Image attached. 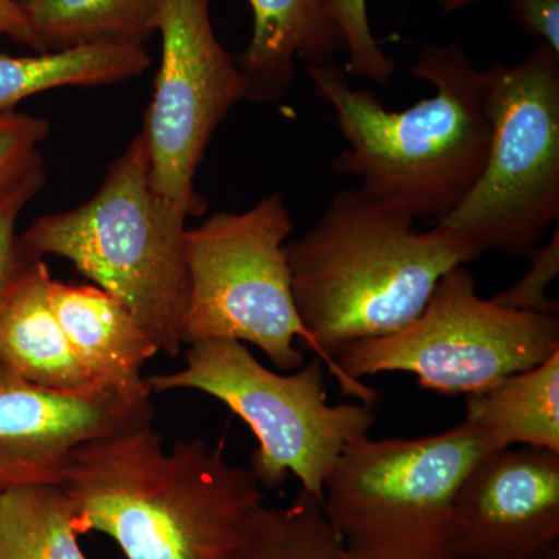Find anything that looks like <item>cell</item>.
Returning a JSON list of instances; mask_svg holds the SVG:
<instances>
[{"label": "cell", "mask_w": 559, "mask_h": 559, "mask_svg": "<svg viewBox=\"0 0 559 559\" xmlns=\"http://www.w3.org/2000/svg\"><path fill=\"white\" fill-rule=\"evenodd\" d=\"M414 223L406 212L358 187L337 193L314 227L286 245L294 299L311 352L344 395L370 406L377 390L345 374L337 355L355 342L406 326L448 272L481 255L440 224L418 231Z\"/></svg>", "instance_id": "obj_1"}, {"label": "cell", "mask_w": 559, "mask_h": 559, "mask_svg": "<svg viewBox=\"0 0 559 559\" xmlns=\"http://www.w3.org/2000/svg\"><path fill=\"white\" fill-rule=\"evenodd\" d=\"M60 485L80 536L103 533L127 559H226L264 503L223 444L179 440L167 451L153 423L73 451Z\"/></svg>", "instance_id": "obj_2"}, {"label": "cell", "mask_w": 559, "mask_h": 559, "mask_svg": "<svg viewBox=\"0 0 559 559\" xmlns=\"http://www.w3.org/2000/svg\"><path fill=\"white\" fill-rule=\"evenodd\" d=\"M436 94L389 110L355 90L333 61L308 66L316 97L329 103L347 142L331 168L360 180L374 200L414 219L447 218L480 178L491 142L488 79L459 44H428L412 64Z\"/></svg>", "instance_id": "obj_3"}, {"label": "cell", "mask_w": 559, "mask_h": 559, "mask_svg": "<svg viewBox=\"0 0 559 559\" xmlns=\"http://www.w3.org/2000/svg\"><path fill=\"white\" fill-rule=\"evenodd\" d=\"M189 218L151 189L148 153L138 134L106 167L91 200L39 216L21 238L36 260H68L120 300L160 353L178 356L189 304Z\"/></svg>", "instance_id": "obj_4"}, {"label": "cell", "mask_w": 559, "mask_h": 559, "mask_svg": "<svg viewBox=\"0 0 559 559\" xmlns=\"http://www.w3.org/2000/svg\"><path fill=\"white\" fill-rule=\"evenodd\" d=\"M495 452L463 419L418 439L353 441L323 485L322 509L348 559H455V499Z\"/></svg>", "instance_id": "obj_5"}, {"label": "cell", "mask_w": 559, "mask_h": 559, "mask_svg": "<svg viewBox=\"0 0 559 559\" xmlns=\"http://www.w3.org/2000/svg\"><path fill=\"white\" fill-rule=\"evenodd\" d=\"M322 360L283 373L264 367L246 344L194 342L182 369L146 377L151 392L197 390L226 404L255 436L250 471L260 487L277 489L290 474L301 491L322 499L323 485L353 441L374 425L370 404L326 400Z\"/></svg>", "instance_id": "obj_6"}, {"label": "cell", "mask_w": 559, "mask_h": 559, "mask_svg": "<svg viewBox=\"0 0 559 559\" xmlns=\"http://www.w3.org/2000/svg\"><path fill=\"white\" fill-rule=\"evenodd\" d=\"M488 79L491 142L480 178L447 227L485 250L522 259L559 218V55L539 44Z\"/></svg>", "instance_id": "obj_7"}, {"label": "cell", "mask_w": 559, "mask_h": 559, "mask_svg": "<svg viewBox=\"0 0 559 559\" xmlns=\"http://www.w3.org/2000/svg\"><path fill=\"white\" fill-rule=\"evenodd\" d=\"M293 218L274 193L241 213L216 212L187 230L189 304L183 345L231 340L253 345L283 373L311 349L293 293L286 245Z\"/></svg>", "instance_id": "obj_8"}, {"label": "cell", "mask_w": 559, "mask_h": 559, "mask_svg": "<svg viewBox=\"0 0 559 559\" xmlns=\"http://www.w3.org/2000/svg\"><path fill=\"white\" fill-rule=\"evenodd\" d=\"M557 352L558 314L511 310L484 299L468 267L457 266L440 280L418 318L395 333L355 342L336 362L355 380L403 371L421 389L473 395Z\"/></svg>", "instance_id": "obj_9"}, {"label": "cell", "mask_w": 559, "mask_h": 559, "mask_svg": "<svg viewBox=\"0 0 559 559\" xmlns=\"http://www.w3.org/2000/svg\"><path fill=\"white\" fill-rule=\"evenodd\" d=\"M210 5L212 0H162L160 62L140 131L151 189L190 218L207 209L194 176L210 140L246 100L245 75L213 31Z\"/></svg>", "instance_id": "obj_10"}, {"label": "cell", "mask_w": 559, "mask_h": 559, "mask_svg": "<svg viewBox=\"0 0 559 559\" xmlns=\"http://www.w3.org/2000/svg\"><path fill=\"white\" fill-rule=\"evenodd\" d=\"M150 400L110 390L55 392L22 380L0 362V492L61 484L70 455L102 437L151 425Z\"/></svg>", "instance_id": "obj_11"}, {"label": "cell", "mask_w": 559, "mask_h": 559, "mask_svg": "<svg viewBox=\"0 0 559 559\" xmlns=\"http://www.w3.org/2000/svg\"><path fill=\"white\" fill-rule=\"evenodd\" d=\"M559 538V452L513 447L469 471L455 499V559H538Z\"/></svg>", "instance_id": "obj_12"}, {"label": "cell", "mask_w": 559, "mask_h": 559, "mask_svg": "<svg viewBox=\"0 0 559 559\" xmlns=\"http://www.w3.org/2000/svg\"><path fill=\"white\" fill-rule=\"evenodd\" d=\"M51 305L92 381L134 400H150L143 369L159 355L153 337L120 300L92 285L53 278Z\"/></svg>", "instance_id": "obj_13"}, {"label": "cell", "mask_w": 559, "mask_h": 559, "mask_svg": "<svg viewBox=\"0 0 559 559\" xmlns=\"http://www.w3.org/2000/svg\"><path fill=\"white\" fill-rule=\"evenodd\" d=\"M252 36L237 58L246 79V100L277 103L288 97L297 60L333 61L345 50L334 0H249Z\"/></svg>", "instance_id": "obj_14"}, {"label": "cell", "mask_w": 559, "mask_h": 559, "mask_svg": "<svg viewBox=\"0 0 559 559\" xmlns=\"http://www.w3.org/2000/svg\"><path fill=\"white\" fill-rule=\"evenodd\" d=\"M51 283L53 277L44 260L32 263L17 280L0 310V362L38 388L55 392L98 390L55 314Z\"/></svg>", "instance_id": "obj_15"}, {"label": "cell", "mask_w": 559, "mask_h": 559, "mask_svg": "<svg viewBox=\"0 0 559 559\" xmlns=\"http://www.w3.org/2000/svg\"><path fill=\"white\" fill-rule=\"evenodd\" d=\"M465 411V421L495 452L513 447L559 452V352L468 395Z\"/></svg>", "instance_id": "obj_16"}, {"label": "cell", "mask_w": 559, "mask_h": 559, "mask_svg": "<svg viewBox=\"0 0 559 559\" xmlns=\"http://www.w3.org/2000/svg\"><path fill=\"white\" fill-rule=\"evenodd\" d=\"M145 46L92 43L28 57L0 53V112L61 87H98L138 79L150 69Z\"/></svg>", "instance_id": "obj_17"}, {"label": "cell", "mask_w": 559, "mask_h": 559, "mask_svg": "<svg viewBox=\"0 0 559 559\" xmlns=\"http://www.w3.org/2000/svg\"><path fill=\"white\" fill-rule=\"evenodd\" d=\"M162 0H31L24 5L40 50L92 43L145 46L156 35Z\"/></svg>", "instance_id": "obj_18"}, {"label": "cell", "mask_w": 559, "mask_h": 559, "mask_svg": "<svg viewBox=\"0 0 559 559\" xmlns=\"http://www.w3.org/2000/svg\"><path fill=\"white\" fill-rule=\"evenodd\" d=\"M79 538L72 500L60 484L0 492V559H90Z\"/></svg>", "instance_id": "obj_19"}, {"label": "cell", "mask_w": 559, "mask_h": 559, "mask_svg": "<svg viewBox=\"0 0 559 559\" xmlns=\"http://www.w3.org/2000/svg\"><path fill=\"white\" fill-rule=\"evenodd\" d=\"M226 559H348L322 509L300 491L285 509L260 506Z\"/></svg>", "instance_id": "obj_20"}, {"label": "cell", "mask_w": 559, "mask_h": 559, "mask_svg": "<svg viewBox=\"0 0 559 559\" xmlns=\"http://www.w3.org/2000/svg\"><path fill=\"white\" fill-rule=\"evenodd\" d=\"M46 180L44 162H40L0 194V310L17 280L36 261L25 249L17 224L24 209L46 186Z\"/></svg>", "instance_id": "obj_21"}, {"label": "cell", "mask_w": 559, "mask_h": 559, "mask_svg": "<svg viewBox=\"0 0 559 559\" xmlns=\"http://www.w3.org/2000/svg\"><path fill=\"white\" fill-rule=\"evenodd\" d=\"M334 17L348 53L345 72L388 86L395 75L396 64L382 51L371 32L367 0H334Z\"/></svg>", "instance_id": "obj_22"}, {"label": "cell", "mask_w": 559, "mask_h": 559, "mask_svg": "<svg viewBox=\"0 0 559 559\" xmlns=\"http://www.w3.org/2000/svg\"><path fill=\"white\" fill-rule=\"evenodd\" d=\"M49 134L46 119L16 110L0 112V194L44 162L39 148Z\"/></svg>", "instance_id": "obj_23"}, {"label": "cell", "mask_w": 559, "mask_h": 559, "mask_svg": "<svg viewBox=\"0 0 559 559\" xmlns=\"http://www.w3.org/2000/svg\"><path fill=\"white\" fill-rule=\"evenodd\" d=\"M528 257L532 264L527 274L510 288L492 297V301L511 310L558 314V301L551 300L547 294V289L559 275L558 226L555 227L549 241L540 248L538 246Z\"/></svg>", "instance_id": "obj_24"}, {"label": "cell", "mask_w": 559, "mask_h": 559, "mask_svg": "<svg viewBox=\"0 0 559 559\" xmlns=\"http://www.w3.org/2000/svg\"><path fill=\"white\" fill-rule=\"evenodd\" d=\"M511 20L559 55V0H503Z\"/></svg>", "instance_id": "obj_25"}, {"label": "cell", "mask_w": 559, "mask_h": 559, "mask_svg": "<svg viewBox=\"0 0 559 559\" xmlns=\"http://www.w3.org/2000/svg\"><path fill=\"white\" fill-rule=\"evenodd\" d=\"M0 35L24 44L39 53L43 51L24 7L16 0H0Z\"/></svg>", "instance_id": "obj_26"}, {"label": "cell", "mask_w": 559, "mask_h": 559, "mask_svg": "<svg viewBox=\"0 0 559 559\" xmlns=\"http://www.w3.org/2000/svg\"><path fill=\"white\" fill-rule=\"evenodd\" d=\"M476 2H479V0H437L443 13H454V11L465 9V7L473 5Z\"/></svg>", "instance_id": "obj_27"}, {"label": "cell", "mask_w": 559, "mask_h": 559, "mask_svg": "<svg viewBox=\"0 0 559 559\" xmlns=\"http://www.w3.org/2000/svg\"><path fill=\"white\" fill-rule=\"evenodd\" d=\"M538 559H559V546L551 547L550 550H547L546 554L540 555Z\"/></svg>", "instance_id": "obj_28"}, {"label": "cell", "mask_w": 559, "mask_h": 559, "mask_svg": "<svg viewBox=\"0 0 559 559\" xmlns=\"http://www.w3.org/2000/svg\"><path fill=\"white\" fill-rule=\"evenodd\" d=\"M17 3H21L22 7L27 5L31 0H16Z\"/></svg>", "instance_id": "obj_29"}]
</instances>
